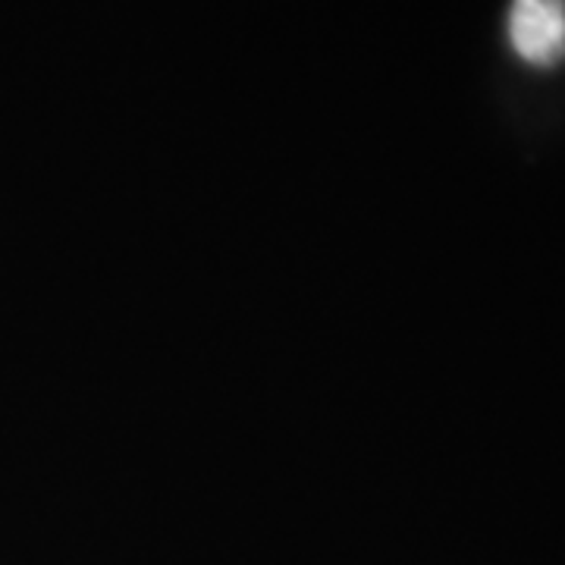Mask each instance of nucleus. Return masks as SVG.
Wrapping results in <instances>:
<instances>
[{"mask_svg":"<svg viewBox=\"0 0 565 565\" xmlns=\"http://www.w3.org/2000/svg\"><path fill=\"white\" fill-rule=\"evenodd\" d=\"M512 51L534 70L565 63V0H512L509 7Z\"/></svg>","mask_w":565,"mask_h":565,"instance_id":"f257e3e1","label":"nucleus"}]
</instances>
